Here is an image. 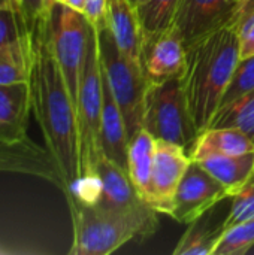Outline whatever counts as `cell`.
<instances>
[{"mask_svg": "<svg viewBox=\"0 0 254 255\" xmlns=\"http://www.w3.org/2000/svg\"><path fill=\"white\" fill-rule=\"evenodd\" d=\"M49 12L51 9L33 31L34 51L28 84L33 115L42 130L46 149L64 179V193H67L81 176L76 111L54 55Z\"/></svg>", "mask_w": 254, "mask_h": 255, "instance_id": "cell-1", "label": "cell"}, {"mask_svg": "<svg viewBox=\"0 0 254 255\" xmlns=\"http://www.w3.org/2000/svg\"><path fill=\"white\" fill-rule=\"evenodd\" d=\"M240 63L237 24L226 25L187 48L184 85L198 131L210 127Z\"/></svg>", "mask_w": 254, "mask_h": 255, "instance_id": "cell-2", "label": "cell"}, {"mask_svg": "<svg viewBox=\"0 0 254 255\" xmlns=\"http://www.w3.org/2000/svg\"><path fill=\"white\" fill-rule=\"evenodd\" d=\"M73 242L70 255H108L130 241H144L154 235L159 221L157 211H114L85 202L67 193Z\"/></svg>", "mask_w": 254, "mask_h": 255, "instance_id": "cell-3", "label": "cell"}, {"mask_svg": "<svg viewBox=\"0 0 254 255\" xmlns=\"http://www.w3.org/2000/svg\"><path fill=\"white\" fill-rule=\"evenodd\" d=\"M102 64L99 54V34L90 25L87 54L81 73L79 93L76 102V130L79 152V181L67 191L76 197L93 202L99 191L96 164L102 154L100 128H102ZM66 194V193H64Z\"/></svg>", "mask_w": 254, "mask_h": 255, "instance_id": "cell-4", "label": "cell"}, {"mask_svg": "<svg viewBox=\"0 0 254 255\" xmlns=\"http://www.w3.org/2000/svg\"><path fill=\"white\" fill-rule=\"evenodd\" d=\"M142 127L154 139L172 142L190 151L199 131L190 114L184 76L148 82Z\"/></svg>", "mask_w": 254, "mask_h": 255, "instance_id": "cell-5", "label": "cell"}, {"mask_svg": "<svg viewBox=\"0 0 254 255\" xmlns=\"http://www.w3.org/2000/svg\"><path fill=\"white\" fill-rule=\"evenodd\" d=\"M97 34L102 70L120 106L130 140L141 128H144V100L148 81L141 64L130 60L118 48L108 27L97 31Z\"/></svg>", "mask_w": 254, "mask_h": 255, "instance_id": "cell-6", "label": "cell"}, {"mask_svg": "<svg viewBox=\"0 0 254 255\" xmlns=\"http://www.w3.org/2000/svg\"><path fill=\"white\" fill-rule=\"evenodd\" d=\"M49 22L54 55L76 111L90 24L81 12L60 1L52 3Z\"/></svg>", "mask_w": 254, "mask_h": 255, "instance_id": "cell-7", "label": "cell"}, {"mask_svg": "<svg viewBox=\"0 0 254 255\" xmlns=\"http://www.w3.org/2000/svg\"><path fill=\"white\" fill-rule=\"evenodd\" d=\"M240 0H181L172 22L186 49L205 36L237 24Z\"/></svg>", "mask_w": 254, "mask_h": 255, "instance_id": "cell-8", "label": "cell"}, {"mask_svg": "<svg viewBox=\"0 0 254 255\" xmlns=\"http://www.w3.org/2000/svg\"><path fill=\"white\" fill-rule=\"evenodd\" d=\"M229 197L226 187L198 161L192 160L177 188L169 217L180 224H190Z\"/></svg>", "mask_w": 254, "mask_h": 255, "instance_id": "cell-9", "label": "cell"}, {"mask_svg": "<svg viewBox=\"0 0 254 255\" xmlns=\"http://www.w3.org/2000/svg\"><path fill=\"white\" fill-rule=\"evenodd\" d=\"M192 158L186 148L156 139L148 205L159 214L169 215L174 206L177 188L190 166Z\"/></svg>", "mask_w": 254, "mask_h": 255, "instance_id": "cell-10", "label": "cell"}, {"mask_svg": "<svg viewBox=\"0 0 254 255\" xmlns=\"http://www.w3.org/2000/svg\"><path fill=\"white\" fill-rule=\"evenodd\" d=\"M141 67L148 82H162L175 76H184L187 70V49L172 27L144 43Z\"/></svg>", "mask_w": 254, "mask_h": 255, "instance_id": "cell-11", "label": "cell"}, {"mask_svg": "<svg viewBox=\"0 0 254 255\" xmlns=\"http://www.w3.org/2000/svg\"><path fill=\"white\" fill-rule=\"evenodd\" d=\"M0 172L36 176L57 185L63 193L66 191L64 179L51 152L31 139L16 145L0 143Z\"/></svg>", "mask_w": 254, "mask_h": 255, "instance_id": "cell-12", "label": "cell"}, {"mask_svg": "<svg viewBox=\"0 0 254 255\" xmlns=\"http://www.w3.org/2000/svg\"><path fill=\"white\" fill-rule=\"evenodd\" d=\"M96 176L99 181V191L96 199L90 203L124 212L151 208L136 193L129 172L112 163L103 154L99 155L96 164Z\"/></svg>", "mask_w": 254, "mask_h": 255, "instance_id": "cell-13", "label": "cell"}, {"mask_svg": "<svg viewBox=\"0 0 254 255\" xmlns=\"http://www.w3.org/2000/svg\"><path fill=\"white\" fill-rule=\"evenodd\" d=\"M31 112L28 82L0 84V143L16 145L28 140Z\"/></svg>", "mask_w": 254, "mask_h": 255, "instance_id": "cell-14", "label": "cell"}, {"mask_svg": "<svg viewBox=\"0 0 254 255\" xmlns=\"http://www.w3.org/2000/svg\"><path fill=\"white\" fill-rule=\"evenodd\" d=\"M102 128H100V146L102 154L112 163L127 170L129 154V134L120 106L111 91L108 79L102 70Z\"/></svg>", "mask_w": 254, "mask_h": 255, "instance_id": "cell-15", "label": "cell"}, {"mask_svg": "<svg viewBox=\"0 0 254 255\" xmlns=\"http://www.w3.org/2000/svg\"><path fill=\"white\" fill-rule=\"evenodd\" d=\"M108 28L111 30L118 48L133 61L141 64L144 37L136 7L129 0H106Z\"/></svg>", "mask_w": 254, "mask_h": 255, "instance_id": "cell-16", "label": "cell"}, {"mask_svg": "<svg viewBox=\"0 0 254 255\" xmlns=\"http://www.w3.org/2000/svg\"><path fill=\"white\" fill-rule=\"evenodd\" d=\"M254 151V142L237 127H210L201 131L189 155L199 161L210 155H240Z\"/></svg>", "mask_w": 254, "mask_h": 255, "instance_id": "cell-17", "label": "cell"}, {"mask_svg": "<svg viewBox=\"0 0 254 255\" xmlns=\"http://www.w3.org/2000/svg\"><path fill=\"white\" fill-rule=\"evenodd\" d=\"M154 148H156V139L145 128H141L129 140L127 172L136 193L147 205L151 190Z\"/></svg>", "mask_w": 254, "mask_h": 255, "instance_id": "cell-18", "label": "cell"}, {"mask_svg": "<svg viewBox=\"0 0 254 255\" xmlns=\"http://www.w3.org/2000/svg\"><path fill=\"white\" fill-rule=\"evenodd\" d=\"M234 197L254 175V151L240 155H210L198 161Z\"/></svg>", "mask_w": 254, "mask_h": 255, "instance_id": "cell-19", "label": "cell"}, {"mask_svg": "<svg viewBox=\"0 0 254 255\" xmlns=\"http://www.w3.org/2000/svg\"><path fill=\"white\" fill-rule=\"evenodd\" d=\"M33 33L0 45V84L28 82L33 64Z\"/></svg>", "mask_w": 254, "mask_h": 255, "instance_id": "cell-20", "label": "cell"}, {"mask_svg": "<svg viewBox=\"0 0 254 255\" xmlns=\"http://www.w3.org/2000/svg\"><path fill=\"white\" fill-rule=\"evenodd\" d=\"M178 241L174 255H214V251L225 233L223 223L213 224L210 220L198 218Z\"/></svg>", "mask_w": 254, "mask_h": 255, "instance_id": "cell-21", "label": "cell"}, {"mask_svg": "<svg viewBox=\"0 0 254 255\" xmlns=\"http://www.w3.org/2000/svg\"><path fill=\"white\" fill-rule=\"evenodd\" d=\"M181 0H145L136 7L144 43L171 28Z\"/></svg>", "mask_w": 254, "mask_h": 255, "instance_id": "cell-22", "label": "cell"}, {"mask_svg": "<svg viewBox=\"0 0 254 255\" xmlns=\"http://www.w3.org/2000/svg\"><path fill=\"white\" fill-rule=\"evenodd\" d=\"M210 127L241 128L254 142V90L220 108L216 112Z\"/></svg>", "mask_w": 254, "mask_h": 255, "instance_id": "cell-23", "label": "cell"}, {"mask_svg": "<svg viewBox=\"0 0 254 255\" xmlns=\"http://www.w3.org/2000/svg\"><path fill=\"white\" fill-rule=\"evenodd\" d=\"M254 247V220L226 229L214 255H244Z\"/></svg>", "mask_w": 254, "mask_h": 255, "instance_id": "cell-24", "label": "cell"}, {"mask_svg": "<svg viewBox=\"0 0 254 255\" xmlns=\"http://www.w3.org/2000/svg\"><path fill=\"white\" fill-rule=\"evenodd\" d=\"M252 90H254V57L240 60L228 84V88L223 94L220 108L232 103L234 100H237L238 97H241L243 94Z\"/></svg>", "mask_w": 254, "mask_h": 255, "instance_id": "cell-25", "label": "cell"}, {"mask_svg": "<svg viewBox=\"0 0 254 255\" xmlns=\"http://www.w3.org/2000/svg\"><path fill=\"white\" fill-rule=\"evenodd\" d=\"M232 199V208L229 211V215L223 221L225 230L237 224L254 220V175Z\"/></svg>", "mask_w": 254, "mask_h": 255, "instance_id": "cell-26", "label": "cell"}, {"mask_svg": "<svg viewBox=\"0 0 254 255\" xmlns=\"http://www.w3.org/2000/svg\"><path fill=\"white\" fill-rule=\"evenodd\" d=\"M33 33L24 16L13 7L0 9V45L15 42Z\"/></svg>", "mask_w": 254, "mask_h": 255, "instance_id": "cell-27", "label": "cell"}, {"mask_svg": "<svg viewBox=\"0 0 254 255\" xmlns=\"http://www.w3.org/2000/svg\"><path fill=\"white\" fill-rule=\"evenodd\" d=\"M54 0H13L15 9L24 16L31 31L37 27L40 19L51 9Z\"/></svg>", "mask_w": 254, "mask_h": 255, "instance_id": "cell-28", "label": "cell"}, {"mask_svg": "<svg viewBox=\"0 0 254 255\" xmlns=\"http://www.w3.org/2000/svg\"><path fill=\"white\" fill-rule=\"evenodd\" d=\"M240 60L254 57V10L243 15L237 21Z\"/></svg>", "mask_w": 254, "mask_h": 255, "instance_id": "cell-29", "label": "cell"}, {"mask_svg": "<svg viewBox=\"0 0 254 255\" xmlns=\"http://www.w3.org/2000/svg\"><path fill=\"white\" fill-rule=\"evenodd\" d=\"M82 15L97 31L108 27V4L106 0H87Z\"/></svg>", "mask_w": 254, "mask_h": 255, "instance_id": "cell-30", "label": "cell"}, {"mask_svg": "<svg viewBox=\"0 0 254 255\" xmlns=\"http://www.w3.org/2000/svg\"><path fill=\"white\" fill-rule=\"evenodd\" d=\"M252 10H254V0H240L237 21H238L243 15H246V13H249V12H252Z\"/></svg>", "mask_w": 254, "mask_h": 255, "instance_id": "cell-31", "label": "cell"}, {"mask_svg": "<svg viewBox=\"0 0 254 255\" xmlns=\"http://www.w3.org/2000/svg\"><path fill=\"white\" fill-rule=\"evenodd\" d=\"M57 1H60V3H63V4H66V6H69V7H72V9L82 13L87 0H57Z\"/></svg>", "mask_w": 254, "mask_h": 255, "instance_id": "cell-32", "label": "cell"}, {"mask_svg": "<svg viewBox=\"0 0 254 255\" xmlns=\"http://www.w3.org/2000/svg\"><path fill=\"white\" fill-rule=\"evenodd\" d=\"M130 1V4L133 6V7H138V6H141L145 0H129Z\"/></svg>", "mask_w": 254, "mask_h": 255, "instance_id": "cell-33", "label": "cell"}, {"mask_svg": "<svg viewBox=\"0 0 254 255\" xmlns=\"http://www.w3.org/2000/svg\"><path fill=\"white\" fill-rule=\"evenodd\" d=\"M54 1H57V0H54Z\"/></svg>", "mask_w": 254, "mask_h": 255, "instance_id": "cell-34", "label": "cell"}]
</instances>
